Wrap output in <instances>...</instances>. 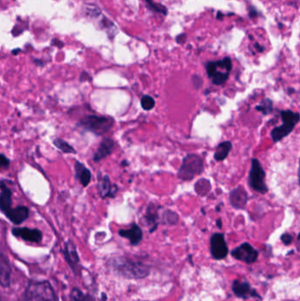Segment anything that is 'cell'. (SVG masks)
Listing matches in <instances>:
<instances>
[{"mask_svg":"<svg viewBox=\"0 0 300 301\" xmlns=\"http://www.w3.org/2000/svg\"><path fill=\"white\" fill-rule=\"evenodd\" d=\"M282 119V125L275 127L271 130V138L273 142L277 143L288 137L295 129L300 121V114L292 110H283L280 113Z\"/></svg>","mask_w":300,"mask_h":301,"instance_id":"2","label":"cell"},{"mask_svg":"<svg viewBox=\"0 0 300 301\" xmlns=\"http://www.w3.org/2000/svg\"><path fill=\"white\" fill-rule=\"evenodd\" d=\"M209 79L214 85L222 86L229 79L233 69V63L230 58H225L218 61L209 62L205 65Z\"/></svg>","mask_w":300,"mask_h":301,"instance_id":"1","label":"cell"},{"mask_svg":"<svg viewBox=\"0 0 300 301\" xmlns=\"http://www.w3.org/2000/svg\"><path fill=\"white\" fill-rule=\"evenodd\" d=\"M222 204H220V205H218L217 206V211H220V205H221Z\"/></svg>","mask_w":300,"mask_h":301,"instance_id":"34","label":"cell"},{"mask_svg":"<svg viewBox=\"0 0 300 301\" xmlns=\"http://www.w3.org/2000/svg\"><path fill=\"white\" fill-rule=\"evenodd\" d=\"M54 145L55 147H58L59 149H60L63 152H65V153H76L75 149L61 138L55 139Z\"/></svg>","mask_w":300,"mask_h":301,"instance_id":"25","label":"cell"},{"mask_svg":"<svg viewBox=\"0 0 300 301\" xmlns=\"http://www.w3.org/2000/svg\"><path fill=\"white\" fill-rule=\"evenodd\" d=\"M255 109L264 116H268V115H270L273 112V101L270 99H268L267 98V99L263 100L261 102V104L256 106Z\"/></svg>","mask_w":300,"mask_h":301,"instance_id":"24","label":"cell"},{"mask_svg":"<svg viewBox=\"0 0 300 301\" xmlns=\"http://www.w3.org/2000/svg\"><path fill=\"white\" fill-rule=\"evenodd\" d=\"M84 301H94V298L91 296V295H87L86 297H85V300Z\"/></svg>","mask_w":300,"mask_h":301,"instance_id":"31","label":"cell"},{"mask_svg":"<svg viewBox=\"0 0 300 301\" xmlns=\"http://www.w3.org/2000/svg\"><path fill=\"white\" fill-rule=\"evenodd\" d=\"M231 254L234 258L248 264H254L258 258V251L247 242L243 243L234 248Z\"/></svg>","mask_w":300,"mask_h":301,"instance_id":"8","label":"cell"},{"mask_svg":"<svg viewBox=\"0 0 300 301\" xmlns=\"http://www.w3.org/2000/svg\"><path fill=\"white\" fill-rule=\"evenodd\" d=\"M164 217H165V221H167V224H170V225H175L179 219L177 213H175L172 211H167L164 213Z\"/></svg>","mask_w":300,"mask_h":301,"instance_id":"27","label":"cell"},{"mask_svg":"<svg viewBox=\"0 0 300 301\" xmlns=\"http://www.w3.org/2000/svg\"><path fill=\"white\" fill-rule=\"evenodd\" d=\"M76 176L79 179V182L83 185L84 187H87L90 181H91V172L88 167H85V165L77 161L75 164Z\"/></svg>","mask_w":300,"mask_h":301,"instance_id":"19","label":"cell"},{"mask_svg":"<svg viewBox=\"0 0 300 301\" xmlns=\"http://www.w3.org/2000/svg\"><path fill=\"white\" fill-rule=\"evenodd\" d=\"M292 236L291 234H284L281 237V241L284 242L285 245H290L292 242Z\"/></svg>","mask_w":300,"mask_h":301,"instance_id":"29","label":"cell"},{"mask_svg":"<svg viewBox=\"0 0 300 301\" xmlns=\"http://www.w3.org/2000/svg\"><path fill=\"white\" fill-rule=\"evenodd\" d=\"M232 149H233V144L231 141H224V142L220 143L215 150L214 159L217 162L225 160L228 157Z\"/></svg>","mask_w":300,"mask_h":301,"instance_id":"21","label":"cell"},{"mask_svg":"<svg viewBox=\"0 0 300 301\" xmlns=\"http://www.w3.org/2000/svg\"><path fill=\"white\" fill-rule=\"evenodd\" d=\"M217 226L218 227V228H219V229L222 228V221L220 218H218V219L217 220Z\"/></svg>","mask_w":300,"mask_h":301,"instance_id":"33","label":"cell"},{"mask_svg":"<svg viewBox=\"0 0 300 301\" xmlns=\"http://www.w3.org/2000/svg\"><path fill=\"white\" fill-rule=\"evenodd\" d=\"M12 233L18 238H21L30 242H40L42 239V232L38 229H30L28 227H19V228H13Z\"/></svg>","mask_w":300,"mask_h":301,"instance_id":"11","label":"cell"},{"mask_svg":"<svg viewBox=\"0 0 300 301\" xmlns=\"http://www.w3.org/2000/svg\"><path fill=\"white\" fill-rule=\"evenodd\" d=\"M1 196H0V209L5 212L11 209L12 206V191L11 189L5 185L4 181H1Z\"/></svg>","mask_w":300,"mask_h":301,"instance_id":"17","label":"cell"},{"mask_svg":"<svg viewBox=\"0 0 300 301\" xmlns=\"http://www.w3.org/2000/svg\"><path fill=\"white\" fill-rule=\"evenodd\" d=\"M114 147H115V142L112 139L105 138L104 140L100 143V147L93 155V160L95 162H98L106 157H108L109 155L112 153Z\"/></svg>","mask_w":300,"mask_h":301,"instance_id":"15","label":"cell"},{"mask_svg":"<svg viewBox=\"0 0 300 301\" xmlns=\"http://www.w3.org/2000/svg\"><path fill=\"white\" fill-rule=\"evenodd\" d=\"M117 269L122 276L129 279H141L145 278L149 274V269L140 262L123 261L118 264Z\"/></svg>","mask_w":300,"mask_h":301,"instance_id":"7","label":"cell"},{"mask_svg":"<svg viewBox=\"0 0 300 301\" xmlns=\"http://www.w3.org/2000/svg\"><path fill=\"white\" fill-rule=\"evenodd\" d=\"M114 124V120L110 117H99V116H87L83 117L79 125L85 130L91 131L96 135H103L109 132Z\"/></svg>","mask_w":300,"mask_h":301,"instance_id":"5","label":"cell"},{"mask_svg":"<svg viewBox=\"0 0 300 301\" xmlns=\"http://www.w3.org/2000/svg\"><path fill=\"white\" fill-rule=\"evenodd\" d=\"M0 164H1V167H3V168H7L9 167V165H10V160L4 154H1Z\"/></svg>","mask_w":300,"mask_h":301,"instance_id":"30","label":"cell"},{"mask_svg":"<svg viewBox=\"0 0 300 301\" xmlns=\"http://www.w3.org/2000/svg\"><path fill=\"white\" fill-rule=\"evenodd\" d=\"M248 184L254 191L260 194H266L269 191L266 183V173L258 159H252L250 170L248 175Z\"/></svg>","mask_w":300,"mask_h":301,"instance_id":"6","label":"cell"},{"mask_svg":"<svg viewBox=\"0 0 300 301\" xmlns=\"http://www.w3.org/2000/svg\"><path fill=\"white\" fill-rule=\"evenodd\" d=\"M233 291L234 294L239 298L246 299L251 296L250 284L244 281L235 280L233 284Z\"/></svg>","mask_w":300,"mask_h":301,"instance_id":"20","label":"cell"},{"mask_svg":"<svg viewBox=\"0 0 300 301\" xmlns=\"http://www.w3.org/2000/svg\"><path fill=\"white\" fill-rule=\"evenodd\" d=\"M4 215L8 217L9 220L15 225H20L25 221L30 216V210L26 206H17L14 209L8 210L4 212Z\"/></svg>","mask_w":300,"mask_h":301,"instance_id":"12","label":"cell"},{"mask_svg":"<svg viewBox=\"0 0 300 301\" xmlns=\"http://www.w3.org/2000/svg\"><path fill=\"white\" fill-rule=\"evenodd\" d=\"M205 170L204 159L199 155L190 153L183 159L182 164L178 172L179 179L182 181H191L199 176Z\"/></svg>","mask_w":300,"mask_h":301,"instance_id":"3","label":"cell"},{"mask_svg":"<svg viewBox=\"0 0 300 301\" xmlns=\"http://www.w3.org/2000/svg\"><path fill=\"white\" fill-rule=\"evenodd\" d=\"M119 235L123 237V238L128 239L130 243L134 246L138 245L139 243L141 242L143 239L142 230L136 224L132 225L129 229L119 231Z\"/></svg>","mask_w":300,"mask_h":301,"instance_id":"14","label":"cell"},{"mask_svg":"<svg viewBox=\"0 0 300 301\" xmlns=\"http://www.w3.org/2000/svg\"><path fill=\"white\" fill-rule=\"evenodd\" d=\"M64 256H65V259L68 262V264H70V266L72 268V270L75 271V268L79 264V258L75 246H74L73 243L71 242V241H67L66 244H65Z\"/></svg>","mask_w":300,"mask_h":301,"instance_id":"18","label":"cell"},{"mask_svg":"<svg viewBox=\"0 0 300 301\" xmlns=\"http://www.w3.org/2000/svg\"><path fill=\"white\" fill-rule=\"evenodd\" d=\"M230 205L236 210H244L248 202V194L242 186H238L229 193Z\"/></svg>","mask_w":300,"mask_h":301,"instance_id":"10","label":"cell"},{"mask_svg":"<svg viewBox=\"0 0 300 301\" xmlns=\"http://www.w3.org/2000/svg\"><path fill=\"white\" fill-rule=\"evenodd\" d=\"M141 106L145 110H151L154 108L155 100L153 98L149 95H145L141 99Z\"/></svg>","mask_w":300,"mask_h":301,"instance_id":"26","label":"cell"},{"mask_svg":"<svg viewBox=\"0 0 300 301\" xmlns=\"http://www.w3.org/2000/svg\"><path fill=\"white\" fill-rule=\"evenodd\" d=\"M299 239H300V234L299 235Z\"/></svg>","mask_w":300,"mask_h":301,"instance_id":"35","label":"cell"},{"mask_svg":"<svg viewBox=\"0 0 300 301\" xmlns=\"http://www.w3.org/2000/svg\"><path fill=\"white\" fill-rule=\"evenodd\" d=\"M0 281L3 287H8L11 282V266L4 254L1 255L0 260Z\"/></svg>","mask_w":300,"mask_h":301,"instance_id":"16","label":"cell"},{"mask_svg":"<svg viewBox=\"0 0 300 301\" xmlns=\"http://www.w3.org/2000/svg\"><path fill=\"white\" fill-rule=\"evenodd\" d=\"M158 208L155 207V205L152 204H150L149 207L147 208L146 220H147L148 225L150 226V233H152L158 226Z\"/></svg>","mask_w":300,"mask_h":301,"instance_id":"22","label":"cell"},{"mask_svg":"<svg viewBox=\"0 0 300 301\" xmlns=\"http://www.w3.org/2000/svg\"><path fill=\"white\" fill-rule=\"evenodd\" d=\"M98 189L101 197H114L116 196L118 188L117 185H112L108 176H100Z\"/></svg>","mask_w":300,"mask_h":301,"instance_id":"13","label":"cell"},{"mask_svg":"<svg viewBox=\"0 0 300 301\" xmlns=\"http://www.w3.org/2000/svg\"><path fill=\"white\" fill-rule=\"evenodd\" d=\"M210 253L213 258L222 260L225 258L229 250L227 244L225 242V235L220 233L213 234L210 238Z\"/></svg>","mask_w":300,"mask_h":301,"instance_id":"9","label":"cell"},{"mask_svg":"<svg viewBox=\"0 0 300 301\" xmlns=\"http://www.w3.org/2000/svg\"><path fill=\"white\" fill-rule=\"evenodd\" d=\"M85 295L78 288H74L71 293V301H84L85 300Z\"/></svg>","mask_w":300,"mask_h":301,"instance_id":"28","label":"cell"},{"mask_svg":"<svg viewBox=\"0 0 300 301\" xmlns=\"http://www.w3.org/2000/svg\"><path fill=\"white\" fill-rule=\"evenodd\" d=\"M195 190L197 193V195H199L201 197H205L211 190V183L210 181L205 178L200 179L195 184Z\"/></svg>","mask_w":300,"mask_h":301,"instance_id":"23","label":"cell"},{"mask_svg":"<svg viewBox=\"0 0 300 301\" xmlns=\"http://www.w3.org/2000/svg\"><path fill=\"white\" fill-rule=\"evenodd\" d=\"M24 301H58L53 289L47 281L31 282L25 293Z\"/></svg>","mask_w":300,"mask_h":301,"instance_id":"4","label":"cell"},{"mask_svg":"<svg viewBox=\"0 0 300 301\" xmlns=\"http://www.w3.org/2000/svg\"><path fill=\"white\" fill-rule=\"evenodd\" d=\"M299 169H298V181H299V184L300 185V162H299Z\"/></svg>","mask_w":300,"mask_h":301,"instance_id":"32","label":"cell"}]
</instances>
